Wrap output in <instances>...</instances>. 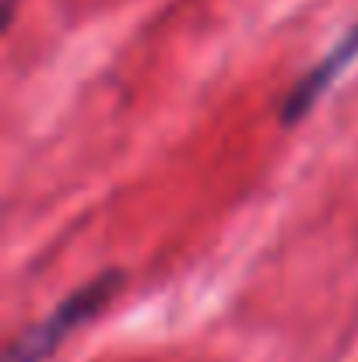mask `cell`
<instances>
[{
  "label": "cell",
  "instance_id": "1",
  "mask_svg": "<svg viewBox=\"0 0 358 362\" xmlns=\"http://www.w3.org/2000/svg\"><path fill=\"white\" fill-rule=\"evenodd\" d=\"M119 288V271H106L95 281H88L85 288L71 292L46 320H39L35 327H28L11 349L4 362H42L49 352H56V345L81 324H88Z\"/></svg>",
  "mask_w": 358,
  "mask_h": 362
},
{
  "label": "cell",
  "instance_id": "2",
  "mask_svg": "<svg viewBox=\"0 0 358 362\" xmlns=\"http://www.w3.org/2000/svg\"><path fill=\"white\" fill-rule=\"evenodd\" d=\"M358 60V25L334 46V53L323 60V64H316L299 85H295V92L288 95V103H285V123H295L299 117H306L309 110H313V103L338 81V74L348 67V64H355Z\"/></svg>",
  "mask_w": 358,
  "mask_h": 362
}]
</instances>
